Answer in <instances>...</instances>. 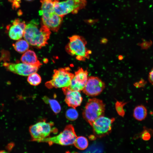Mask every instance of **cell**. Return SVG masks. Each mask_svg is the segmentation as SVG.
<instances>
[{"mask_svg": "<svg viewBox=\"0 0 153 153\" xmlns=\"http://www.w3.org/2000/svg\"><path fill=\"white\" fill-rule=\"evenodd\" d=\"M51 34L50 30L42 22L40 26L38 21L33 19L26 24L23 37L29 44L40 49L48 44Z\"/></svg>", "mask_w": 153, "mask_h": 153, "instance_id": "1", "label": "cell"}, {"mask_svg": "<svg viewBox=\"0 0 153 153\" xmlns=\"http://www.w3.org/2000/svg\"><path fill=\"white\" fill-rule=\"evenodd\" d=\"M39 14L42 16V22L53 32L58 31L63 21V17L55 12L53 0H41Z\"/></svg>", "mask_w": 153, "mask_h": 153, "instance_id": "2", "label": "cell"}, {"mask_svg": "<svg viewBox=\"0 0 153 153\" xmlns=\"http://www.w3.org/2000/svg\"><path fill=\"white\" fill-rule=\"evenodd\" d=\"M69 42L66 46L65 50L68 53L75 56L78 60L84 61L90 58L92 52L86 47L87 42L83 37L77 35L69 37Z\"/></svg>", "mask_w": 153, "mask_h": 153, "instance_id": "3", "label": "cell"}, {"mask_svg": "<svg viewBox=\"0 0 153 153\" xmlns=\"http://www.w3.org/2000/svg\"><path fill=\"white\" fill-rule=\"evenodd\" d=\"M71 71L69 67L54 70L52 79L45 83V86L49 89L69 87L74 76Z\"/></svg>", "mask_w": 153, "mask_h": 153, "instance_id": "4", "label": "cell"}, {"mask_svg": "<svg viewBox=\"0 0 153 153\" xmlns=\"http://www.w3.org/2000/svg\"><path fill=\"white\" fill-rule=\"evenodd\" d=\"M105 105L103 101L95 98L89 99L82 112L84 118L91 126L98 118L103 116Z\"/></svg>", "mask_w": 153, "mask_h": 153, "instance_id": "5", "label": "cell"}, {"mask_svg": "<svg viewBox=\"0 0 153 153\" xmlns=\"http://www.w3.org/2000/svg\"><path fill=\"white\" fill-rule=\"evenodd\" d=\"M77 135L73 126L69 124L58 135L52 137H48L39 140V142L47 143L49 145L57 144L67 146L74 144Z\"/></svg>", "mask_w": 153, "mask_h": 153, "instance_id": "6", "label": "cell"}, {"mask_svg": "<svg viewBox=\"0 0 153 153\" xmlns=\"http://www.w3.org/2000/svg\"><path fill=\"white\" fill-rule=\"evenodd\" d=\"M53 2L55 12L63 18L70 13H77L84 7L86 2V0H67L61 2H60L59 0H54Z\"/></svg>", "mask_w": 153, "mask_h": 153, "instance_id": "7", "label": "cell"}, {"mask_svg": "<svg viewBox=\"0 0 153 153\" xmlns=\"http://www.w3.org/2000/svg\"><path fill=\"white\" fill-rule=\"evenodd\" d=\"M54 124L45 121L39 122L31 125L29 131L31 137V141L38 142L39 140L48 137L53 129Z\"/></svg>", "mask_w": 153, "mask_h": 153, "instance_id": "8", "label": "cell"}, {"mask_svg": "<svg viewBox=\"0 0 153 153\" xmlns=\"http://www.w3.org/2000/svg\"><path fill=\"white\" fill-rule=\"evenodd\" d=\"M115 118H110L103 116L96 119L92 126L94 134L101 137L108 134L111 131L112 123Z\"/></svg>", "mask_w": 153, "mask_h": 153, "instance_id": "9", "label": "cell"}, {"mask_svg": "<svg viewBox=\"0 0 153 153\" xmlns=\"http://www.w3.org/2000/svg\"><path fill=\"white\" fill-rule=\"evenodd\" d=\"M7 70L14 73L23 76H28L36 72L40 66L20 63H14L5 62L3 64Z\"/></svg>", "mask_w": 153, "mask_h": 153, "instance_id": "10", "label": "cell"}, {"mask_svg": "<svg viewBox=\"0 0 153 153\" xmlns=\"http://www.w3.org/2000/svg\"><path fill=\"white\" fill-rule=\"evenodd\" d=\"M88 72L82 68H79L76 71L70 85L68 87L62 88V90L80 91H82L87 82Z\"/></svg>", "mask_w": 153, "mask_h": 153, "instance_id": "11", "label": "cell"}, {"mask_svg": "<svg viewBox=\"0 0 153 153\" xmlns=\"http://www.w3.org/2000/svg\"><path fill=\"white\" fill-rule=\"evenodd\" d=\"M105 87L104 83L99 78L90 76L82 92L88 96H94L99 95Z\"/></svg>", "mask_w": 153, "mask_h": 153, "instance_id": "12", "label": "cell"}, {"mask_svg": "<svg viewBox=\"0 0 153 153\" xmlns=\"http://www.w3.org/2000/svg\"><path fill=\"white\" fill-rule=\"evenodd\" d=\"M62 90L65 96V102L68 106L75 108L81 105L83 99L80 91Z\"/></svg>", "mask_w": 153, "mask_h": 153, "instance_id": "13", "label": "cell"}, {"mask_svg": "<svg viewBox=\"0 0 153 153\" xmlns=\"http://www.w3.org/2000/svg\"><path fill=\"white\" fill-rule=\"evenodd\" d=\"M21 60L23 63L41 66L42 64L38 60L37 55L33 51L29 50L22 55Z\"/></svg>", "mask_w": 153, "mask_h": 153, "instance_id": "14", "label": "cell"}, {"mask_svg": "<svg viewBox=\"0 0 153 153\" xmlns=\"http://www.w3.org/2000/svg\"><path fill=\"white\" fill-rule=\"evenodd\" d=\"M9 37L14 40H19L23 37L24 29L17 24H12L7 27Z\"/></svg>", "mask_w": 153, "mask_h": 153, "instance_id": "15", "label": "cell"}, {"mask_svg": "<svg viewBox=\"0 0 153 153\" xmlns=\"http://www.w3.org/2000/svg\"><path fill=\"white\" fill-rule=\"evenodd\" d=\"M147 110L143 105H139L135 107L133 112L134 118L138 121H142L144 120L147 115Z\"/></svg>", "mask_w": 153, "mask_h": 153, "instance_id": "16", "label": "cell"}, {"mask_svg": "<svg viewBox=\"0 0 153 153\" xmlns=\"http://www.w3.org/2000/svg\"><path fill=\"white\" fill-rule=\"evenodd\" d=\"M42 99L46 103L49 105L52 110L55 114H57L60 112L61 107L57 100L50 99L46 96H44Z\"/></svg>", "mask_w": 153, "mask_h": 153, "instance_id": "17", "label": "cell"}, {"mask_svg": "<svg viewBox=\"0 0 153 153\" xmlns=\"http://www.w3.org/2000/svg\"><path fill=\"white\" fill-rule=\"evenodd\" d=\"M14 49L18 52L22 53L27 51L29 48V44L25 40H19L12 45Z\"/></svg>", "mask_w": 153, "mask_h": 153, "instance_id": "18", "label": "cell"}, {"mask_svg": "<svg viewBox=\"0 0 153 153\" xmlns=\"http://www.w3.org/2000/svg\"><path fill=\"white\" fill-rule=\"evenodd\" d=\"M74 145L78 149L84 150L87 148L88 142L87 139L85 137L80 136L77 137Z\"/></svg>", "mask_w": 153, "mask_h": 153, "instance_id": "19", "label": "cell"}, {"mask_svg": "<svg viewBox=\"0 0 153 153\" xmlns=\"http://www.w3.org/2000/svg\"><path fill=\"white\" fill-rule=\"evenodd\" d=\"M27 81L31 85L36 86L41 83V78L40 75L36 72L28 76Z\"/></svg>", "mask_w": 153, "mask_h": 153, "instance_id": "20", "label": "cell"}, {"mask_svg": "<svg viewBox=\"0 0 153 153\" xmlns=\"http://www.w3.org/2000/svg\"><path fill=\"white\" fill-rule=\"evenodd\" d=\"M66 118L70 121L76 120L78 116V113L75 108H72L68 109L66 112Z\"/></svg>", "mask_w": 153, "mask_h": 153, "instance_id": "21", "label": "cell"}, {"mask_svg": "<svg viewBox=\"0 0 153 153\" xmlns=\"http://www.w3.org/2000/svg\"><path fill=\"white\" fill-rule=\"evenodd\" d=\"M125 103L117 101L115 104V107L118 114L120 116L123 117L125 114V111L123 107Z\"/></svg>", "mask_w": 153, "mask_h": 153, "instance_id": "22", "label": "cell"}, {"mask_svg": "<svg viewBox=\"0 0 153 153\" xmlns=\"http://www.w3.org/2000/svg\"><path fill=\"white\" fill-rule=\"evenodd\" d=\"M142 138L144 140H148L151 137L150 134L148 130H145L142 134Z\"/></svg>", "mask_w": 153, "mask_h": 153, "instance_id": "23", "label": "cell"}, {"mask_svg": "<svg viewBox=\"0 0 153 153\" xmlns=\"http://www.w3.org/2000/svg\"><path fill=\"white\" fill-rule=\"evenodd\" d=\"M8 1L12 3V7L14 10H16L20 6V3L16 0H8Z\"/></svg>", "mask_w": 153, "mask_h": 153, "instance_id": "24", "label": "cell"}, {"mask_svg": "<svg viewBox=\"0 0 153 153\" xmlns=\"http://www.w3.org/2000/svg\"><path fill=\"white\" fill-rule=\"evenodd\" d=\"M148 80L150 83L153 85V68L149 73Z\"/></svg>", "mask_w": 153, "mask_h": 153, "instance_id": "25", "label": "cell"}, {"mask_svg": "<svg viewBox=\"0 0 153 153\" xmlns=\"http://www.w3.org/2000/svg\"><path fill=\"white\" fill-rule=\"evenodd\" d=\"M0 153H8L5 150H0Z\"/></svg>", "mask_w": 153, "mask_h": 153, "instance_id": "26", "label": "cell"}, {"mask_svg": "<svg viewBox=\"0 0 153 153\" xmlns=\"http://www.w3.org/2000/svg\"><path fill=\"white\" fill-rule=\"evenodd\" d=\"M65 153H78L77 152H70L69 151H66Z\"/></svg>", "mask_w": 153, "mask_h": 153, "instance_id": "27", "label": "cell"}, {"mask_svg": "<svg viewBox=\"0 0 153 153\" xmlns=\"http://www.w3.org/2000/svg\"><path fill=\"white\" fill-rule=\"evenodd\" d=\"M17 1L20 2H21V0H16Z\"/></svg>", "mask_w": 153, "mask_h": 153, "instance_id": "28", "label": "cell"}, {"mask_svg": "<svg viewBox=\"0 0 153 153\" xmlns=\"http://www.w3.org/2000/svg\"><path fill=\"white\" fill-rule=\"evenodd\" d=\"M26 0L28 1H30L32 0Z\"/></svg>", "mask_w": 153, "mask_h": 153, "instance_id": "29", "label": "cell"}, {"mask_svg": "<svg viewBox=\"0 0 153 153\" xmlns=\"http://www.w3.org/2000/svg\"></svg>", "mask_w": 153, "mask_h": 153, "instance_id": "30", "label": "cell"}]
</instances>
